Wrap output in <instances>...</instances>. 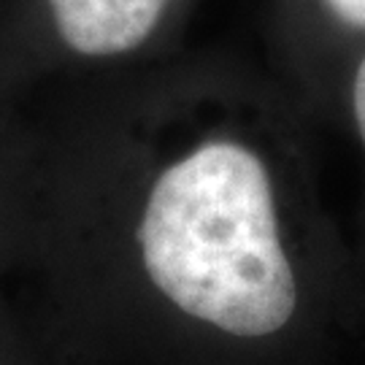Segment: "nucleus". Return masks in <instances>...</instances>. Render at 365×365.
Listing matches in <instances>:
<instances>
[{
    "label": "nucleus",
    "mask_w": 365,
    "mask_h": 365,
    "mask_svg": "<svg viewBox=\"0 0 365 365\" xmlns=\"http://www.w3.org/2000/svg\"><path fill=\"white\" fill-rule=\"evenodd\" d=\"M138 241L149 284L184 322L247 349L298 322L271 179L247 146L209 141L173 163L152 187Z\"/></svg>",
    "instance_id": "nucleus-1"
},
{
    "label": "nucleus",
    "mask_w": 365,
    "mask_h": 365,
    "mask_svg": "<svg viewBox=\"0 0 365 365\" xmlns=\"http://www.w3.org/2000/svg\"><path fill=\"white\" fill-rule=\"evenodd\" d=\"M49 6L73 52L108 57L141 46L168 0H49Z\"/></svg>",
    "instance_id": "nucleus-2"
},
{
    "label": "nucleus",
    "mask_w": 365,
    "mask_h": 365,
    "mask_svg": "<svg viewBox=\"0 0 365 365\" xmlns=\"http://www.w3.org/2000/svg\"><path fill=\"white\" fill-rule=\"evenodd\" d=\"M325 3L344 25L365 30V0H325Z\"/></svg>",
    "instance_id": "nucleus-3"
},
{
    "label": "nucleus",
    "mask_w": 365,
    "mask_h": 365,
    "mask_svg": "<svg viewBox=\"0 0 365 365\" xmlns=\"http://www.w3.org/2000/svg\"><path fill=\"white\" fill-rule=\"evenodd\" d=\"M352 101H354V119H357V128H360V135H363L365 144V57L357 73H354V90H352Z\"/></svg>",
    "instance_id": "nucleus-4"
}]
</instances>
